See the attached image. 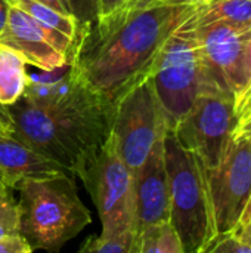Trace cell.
I'll return each instance as SVG.
<instances>
[{
  "label": "cell",
  "mask_w": 251,
  "mask_h": 253,
  "mask_svg": "<svg viewBox=\"0 0 251 253\" xmlns=\"http://www.w3.org/2000/svg\"><path fill=\"white\" fill-rule=\"evenodd\" d=\"M55 71H28L25 93L4 110L15 139L75 176L108 139L114 107L81 84L68 64L62 74Z\"/></svg>",
  "instance_id": "obj_1"
},
{
  "label": "cell",
  "mask_w": 251,
  "mask_h": 253,
  "mask_svg": "<svg viewBox=\"0 0 251 253\" xmlns=\"http://www.w3.org/2000/svg\"><path fill=\"white\" fill-rule=\"evenodd\" d=\"M194 3H157L80 25L68 67L74 77L115 107L146 79L170 36L195 12Z\"/></svg>",
  "instance_id": "obj_2"
},
{
  "label": "cell",
  "mask_w": 251,
  "mask_h": 253,
  "mask_svg": "<svg viewBox=\"0 0 251 253\" xmlns=\"http://www.w3.org/2000/svg\"><path fill=\"white\" fill-rule=\"evenodd\" d=\"M15 190L19 193V233L34 252L58 253L92 222L71 173L25 179Z\"/></svg>",
  "instance_id": "obj_3"
},
{
  "label": "cell",
  "mask_w": 251,
  "mask_h": 253,
  "mask_svg": "<svg viewBox=\"0 0 251 253\" xmlns=\"http://www.w3.org/2000/svg\"><path fill=\"white\" fill-rule=\"evenodd\" d=\"M163 148L170 193L169 222L183 252L200 253L216 236L206 166L180 144L173 130L166 129Z\"/></svg>",
  "instance_id": "obj_4"
},
{
  "label": "cell",
  "mask_w": 251,
  "mask_h": 253,
  "mask_svg": "<svg viewBox=\"0 0 251 253\" xmlns=\"http://www.w3.org/2000/svg\"><path fill=\"white\" fill-rule=\"evenodd\" d=\"M192 15L166 42L149 74L169 130L178 127L195 99L206 92Z\"/></svg>",
  "instance_id": "obj_5"
},
{
  "label": "cell",
  "mask_w": 251,
  "mask_h": 253,
  "mask_svg": "<svg viewBox=\"0 0 251 253\" xmlns=\"http://www.w3.org/2000/svg\"><path fill=\"white\" fill-rule=\"evenodd\" d=\"M99 213L104 239L138 233L135 179L120 157L111 135L75 173Z\"/></svg>",
  "instance_id": "obj_6"
},
{
  "label": "cell",
  "mask_w": 251,
  "mask_h": 253,
  "mask_svg": "<svg viewBox=\"0 0 251 253\" xmlns=\"http://www.w3.org/2000/svg\"><path fill=\"white\" fill-rule=\"evenodd\" d=\"M164 132V117L148 76L115 104L109 135L120 157L135 173L145 163Z\"/></svg>",
  "instance_id": "obj_7"
},
{
  "label": "cell",
  "mask_w": 251,
  "mask_h": 253,
  "mask_svg": "<svg viewBox=\"0 0 251 253\" xmlns=\"http://www.w3.org/2000/svg\"><path fill=\"white\" fill-rule=\"evenodd\" d=\"M237 127L234 98L201 93L173 132L185 148L201 159L206 169H215Z\"/></svg>",
  "instance_id": "obj_8"
},
{
  "label": "cell",
  "mask_w": 251,
  "mask_h": 253,
  "mask_svg": "<svg viewBox=\"0 0 251 253\" xmlns=\"http://www.w3.org/2000/svg\"><path fill=\"white\" fill-rule=\"evenodd\" d=\"M216 234L237 228L251 196V144L246 136H232L220 163L206 169Z\"/></svg>",
  "instance_id": "obj_9"
},
{
  "label": "cell",
  "mask_w": 251,
  "mask_h": 253,
  "mask_svg": "<svg viewBox=\"0 0 251 253\" xmlns=\"http://www.w3.org/2000/svg\"><path fill=\"white\" fill-rule=\"evenodd\" d=\"M244 34L246 31L223 24L195 25L206 80L204 93L229 96L237 102L244 89Z\"/></svg>",
  "instance_id": "obj_10"
},
{
  "label": "cell",
  "mask_w": 251,
  "mask_h": 253,
  "mask_svg": "<svg viewBox=\"0 0 251 253\" xmlns=\"http://www.w3.org/2000/svg\"><path fill=\"white\" fill-rule=\"evenodd\" d=\"M10 6V4H9ZM0 43L16 50L27 64L37 70L53 71L65 67L74 43L47 33L25 12L10 6Z\"/></svg>",
  "instance_id": "obj_11"
},
{
  "label": "cell",
  "mask_w": 251,
  "mask_h": 253,
  "mask_svg": "<svg viewBox=\"0 0 251 253\" xmlns=\"http://www.w3.org/2000/svg\"><path fill=\"white\" fill-rule=\"evenodd\" d=\"M133 179L138 231L141 233L146 227L169 222L170 193L163 138L155 144L145 163L133 173Z\"/></svg>",
  "instance_id": "obj_12"
},
{
  "label": "cell",
  "mask_w": 251,
  "mask_h": 253,
  "mask_svg": "<svg viewBox=\"0 0 251 253\" xmlns=\"http://www.w3.org/2000/svg\"><path fill=\"white\" fill-rule=\"evenodd\" d=\"M0 172L10 190H15L25 179L68 173L55 162L40 156L13 136L6 135H0Z\"/></svg>",
  "instance_id": "obj_13"
},
{
  "label": "cell",
  "mask_w": 251,
  "mask_h": 253,
  "mask_svg": "<svg viewBox=\"0 0 251 253\" xmlns=\"http://www.w3.org/2000/svg\"><path fill=\"white\" fill-rule=\"evenodd\" d=\"M195 25L223 24L237 30H251V0H207L192 15Z\"/></svg>",
  "instance_id": "obj_14"
},
{
  "label": "cell",
  "mask_w": 251,
  "mask_h": 253,
  "mask_svg": "<svg viewBox=\"0 0 251 253\" xmlns=\"http://www.w3.org/2000/svg\"><path fill=\"white\" fill-rule=\"evenodd\" d=\"M10 6L25 12L47 33L59 39H68L75 42L80 30V22L74 15L61 13L56 9L38 1V0H6Z\"/></svg>",
  "instance_id": "obj_15"
},
{
  "label": "cell",
  "mask_w": 251,
  "mask_h": 253,
  "mask_svg": "<svg viewBox=\"0 0 251 253\" xmlns=\"http://www.w3.org/2000/svg\"><path fill=\"white\" fill-rule=\"evenodd\" d=\"M28 84L25 59L13 49L0 43V107L15 104Z\"/></svg>",
  "instance_id": "obj_16"
},
{
  "label": "cell",
  "mask_w": 251,
  "mask_h": 253,
  "mask_svg": "<svg viewBox=\"0 0 251 253\" xmlns=\"http://www.w3.org/2000/svg\"><path fill=\"white\" fill-rule=\"evenodd\" d=\"M139 253H185L170 222L151 225L139 233Z\"/></svg>",
  "instance_id": "obj_17"
},
{
  "label": "cell",
  "mask_w": 251,
  "mask_h": 253,
  "mask_svg": "<svg viewBox=\"0 0 251 253\" xmlns=\"http://www.w3.org/2000/svg\"><path fill=\"white\" fill-rule=\"evenodd\" d=\"M77 253H139V234L127 233L112 239L90 236Z\"/></svg>",
  "instance_id": "obj_18"
},
{
  "label": "cell",
  "mask_w": 251,
  "mask_h": 253,
  "mask_svg": "<svg viewBox=\"0 0 251 253\" xmlns=\"http://www.w3.org/2000/svg\"><path fill=\"white\" fill-rule=\"evenodd\" d=\"M21 211L18 200L12 196V190L0 184V239L21 234Z\"/></svg>",
  "instance_id": "obj_19"
},
{
  "label": "cell",
  "mask_w": 251,
  "mask_h": 253,
  "mask_svg": "<svg viewBox=\"0 0 251 253\" xmlns=\"http://www.w3.org/2000/svg\"><path fill=\"white\" fill-rule=\"evenodd\" d=\"M200 253H251V246L229 231L216 234Z\"/></svg>",
  "instance_id": "obj_20"
},
{
  "label": "cell",
  "mask_w": 251,
  "mask_h": 253,
  "mask_svg": "<svg viewBox=\"0 0 251 253\" xmlns=\"http://www.w3.org/2000/svg\"><path fill=\"white\" fill-rule=\"evenodd\" d=\"M72 15L77 18L80 25L89 24L96 19L98 0H68Z\"/></svg>",
  "instance_id": "obj_21"
},
{
  "label": "cell",
  "mask_w": 251,
  "mask_h": 253,
  "mask_svg": "<svg viewBox=\"0 0 251 253\" xmlns=\"http://www.w3.org/2000/svg\"><path fill=\"white\" fill-rule=\"evenodd\" d=\"M130 0H98V15L96 21L112 18L121 12H126Z\"/></svg>",
  "instance_id": "obj_22"
},
{
  "label": "cell",
  "mask_w": 251,
  "mask_h": 253,
  "mask_svg": "<svg viewBox=\"0 0 251 253\" xmlns=\"http://www.w3.org/2000/svg\"><path fill=\"white\" fill-rule=\"evenodd\" d=\"M0 253H34V251L21 234H13L0 239Z\"/></svg>",
  "instance_id": "obj_23"
},
{
  "label": "cell",
  "mask_w": 251,
  "mask_h": 253,
  "mask_svg": "<svg viewBox=\"0 0 251 253\" xmlns=\"http://www.w3.org/2000/svg\"><path fill=\"white\" fill-rule=\"evenodd\" d=\"M243 82H244V89H243V93L240 95V98L251 87V30L246 31V34H244V47H243Z\"/></svg>",
  "instance_id": "obj_24"
},
{
  "label": "cell",
  "mask_w": 251,
  "mask_h": 253,
  "mask_svg": "<svg viewBox=\"0 0 251 253\" xmlns=\"http://www.w3.org/2000/svg\"><path fill=\"white\" fill-rule=\"evenodd\" d=\"M237 116H238V126L249 120L251 117V87L237 101L235 104Z\"/></svg>",
  "instance_id": "obj_25"
},
{
  "label": "cell",
  "mask_w": 251,
  "mask_h": 253,
  "mask_svg": "<svg viewBox=\"0 0 251 253\" xmlns=\"http://www.w3.org/2000/svg\"><path fill=\"white\" fill-rule=\"evenodd\" d=\"M53 9H56L58 12L61 13H67V15H72V10H71V6H70V1L68 0H38Z\"/></svg>",
  "instance_id": "obj_26"
},
{
  "label": "cell",
  "mask_w": 251,
  "mask_h": 253,
  "mask_svg": "<svg viewBox=\"0 0 251 253\" xmlns=\"http://www.w3.org/2000/svg\"><path fill=\"white\" fill-rule=\"evenodd\" d=\"M12 122L3 107H0V135L12 136Z\"/></svg>",
  "instance_id": "obj_27"
},
{
  "label": "cell",
  "mask_w": 251,
  "mask_h": 253,
  "mask_svg": "<svg viewBox=\"0 0 251 253\" xmlns=\"http://www.w3.org/2000/svg\"><path fill=\"white\" fill-rule=\"evenodd\" d=\"M234 233H235V236H237L240 240H243L244 243H247V245H250L251 246V222L244 224V225H238V227L234 230Z\"/></svg>",
  "instance_id": "obj_28"
},
{
  "label": "cell",
  "mask_w": 251,
  "mask_h": 253,
  "mask_svg": "<svg viewBox=\"0 0 251 253\" xmlns=\"http://www.w3.org/2000/svg\"><path fill=\"white\" fill-rule=\"evenodd\" d=\"M9 3L6 0H0V36L1 33L4 31L6 28V24H7V18H9Z\"/></svg>",
  "instance_id": "obj_29"
},
{
  "label": "cell",
  "mask_w": 251,
  "mask_h": 253,
  "mask_svg": "<svg viewBox=\"0 0 251 253\" xmlns=\"http://www.w3.org/2000/svg\"><path fill=\"white\" fill-rule=\"evenodd\" d=\"M249 135H251V117L244 123H241L234 133V136H249Z\"/></svg>",
  "instance_id": "obj_30"
},
{
  "label": "cell",
  "mask_w": 251,
  "mask_h": 253,
  "mask_svg": "<svg viewBox=\"0 0 251 253\" xmlns=\"http://www.w3.org/2000/svg\"><path fill=\"white\" fill-rule=\"evenodd\" d=\"M249 222H251V196L250 199H249V203H247L246 209H244V212H243V216H241V221H240L238 225H244V224H249Z\"/></svg>",
  "instance_id": "obj_31"
},
{
  "label": "cell",
  "mask_w": 251,
  "mask_h": 253,
  "mask_svg": "<svg viewBox=\"0 0 251 253\" xmlns=\"http://www.w3.org/2000/svg\"><path fill=\"white\" fill-rule=\"evenodd\" d=\"M0 184H4V181H3V175H1V172H0ZM6 185V184H4Z\"/></svg>",
  "instance_id": "obj_32"
},
{
  "label": "cell",
  "mask_w": 251,
  "mask_h": 253,
  "mask_svg": "<svg viewBox=\"0 0 251 253\" xmlns=\"http://www.w3.org/2000/svg\"><path fill=\"white\" fill-rule=\"evenodd\" d=\"M246 138H249V141H250V144H251V135H249V136H246Z\"/></svg>",
  "instance_id": "obj_33"
},
{
  "label": "cell",
  "mask_w": 251,
  "mask_h": 253,
  "mask_svg": "<svg viewBox=\"0 0 251 253\" xmlns=\"http://www.w3.org/2000/svg\"><path fill=\"white\" fill-rule=\"evenodd\" d=\"M204 1H207V0H198V3H204Z\"/></svg>",
  "instance_id": "obj_34"
}]
</instances>
